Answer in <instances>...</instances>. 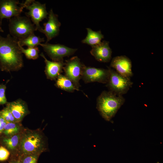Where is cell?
<instances>
[{"instance_id": "obj_1", "label": "cell", "mask_w": 163, "mask_h": 163, "mask_svg": "<svg viewBox=\"0 0 163 163\" xmlns=\"http://www.w3.org/2000/svg\"><path fill=\"white\" fill-rule=\"evenodd\" d=\"M23 64L18 40L9 34L5 37L0 34V68L9 72L17 71Z\"/></svg>"}, {"instance_id": "obj_2", "label": "cell", "mask_w": 163, "mask_h": 163, "mask_svg": "<svg viewBox=\"0 0 163 163\" xmlns=\"http://www.w3.org/2000/svg\"><path fill=\"white\" fill-rule=\"evenodd\" d=\"M125 101L123 96L104 91L97 98L96 108L104 119L110 121Z\"/></svg>"}, {"instance_id": "obj_3", "label": "cell", "mask_w": 163, "mask_h": 163, "mask_svg": "<svg viewBox=\"0 0 163 163\" xmlns=\"http://www.w3.org/2000/svg\"><path fill=\"white\" fill-rule=\"evenodd\" d=\"M8 28L10 35L18 40L26 38L36 30L29 18L20 16L9 19Z\"/></svg>"}, {"instance_id": "obj_4", "label": "cell", "mask_w": 163, "mask_h": 163, "mask_svg": "<svg viewBox=\"0 0 163 163\" xmlns=\"http://www.w3.org/2000/svg\"><path fill=\"white\" fill-rule=\"evenodd\" d=\"M21 148L24 155H39L46 149L45 140L39 133H28L21 139Z\"/></svg>"}, {"instance_id": "obj_5", "label": "cell", "mask_w": 163, "mask_h": 163, "mask_svg": "<svg viewBox=\"0 0 163 163\" xmlns=\"http://www.w3.org/2000/svg\"><path fill=\"white\" fill-rule=\"evenodd\" d=\"M107 68L110 75L106 86L109 91L118 95L126 94L133 85L130 79L122 76L110 67Z\"/></svg>"}, {"instance_id": "obj_6", "label": "cell", "mask_w": 163, "mask_h": 163, "mask_svg": "<svg viewBox=\"0 0 163 163\" xmlns=\"http://www.w3.org/2000/svg\"><path fill=\"white\" fill-rule=\"evenodd\" d=\"M24 3L25 8L29 10L25 13L26 16L30 18L36 30L40 31L42 28L40 24V22L46 18L49 14L46 10V4L33 0H26Z\"/></svg>"}, {"instance_id": "obj_7", "label": "cell", "mask_w": 163, "mask_h": 163, "mask_svg": "<svg viewBox=\"0 0 163 163\" xmlns=\"http://www.w3.org/2000/svg\"><path fill=\"white\" fill-rule=\"evenodd\" d=\"M85 66L77 56H73L66 60L65 62L63 69L65 75L72 82L78 91L79 87H81L79 82L82 78Z\"/></svg>"}, {"instance_id": "obj_8", "label": "cell", "mask_w": 163, "mask_h": 163, "mask_svg": "<svg viewBox=\"0 0 163 163\" xmlns=\"http://www.w3.org/2000/svg\"><path fill=\"white\" fill-rule=\"evenodd\" d=\"M25 8L24 2L20 3L18 0H0V31L3 32L2 28L3 19H10L20 16Z\"/></svg>"}, {"instance_id": "obj_9", "label": "cell", "mask_w": 163, "mask_h": 163, "mask_svg": "<svg viewBox=\"0 0 163 163\" xmlns=\"http://www.w3.org/2000/svg\"><path fill=\"white\" fill-rule=\"evenodd\" d=\"M48 56L53 61H63V58L73 55L77 50L76 49L69 48L60 44H51L48 43H40Z\"/></svg>"}, {"instance_id": "obj_10", "label": "cell", "mask_w": 163, "mask_h": 163, "mask_svg": "<svg viewBox=\"0 0 163 163\" xmlns=\"http://www.w3.org/2000/svg\"><path fill=\"white\" fill-rule=\"evenodd\" d=\"M110 75L108 69L96 68L85 66L81 79L85 83L98 82L106 84Z\"/></svg>"}, {"instance_id": "obj_11", "label": "cell", "mask_w": 163, "mask_h": 163, "mask_svg": "<svg viewBox=\"0 0 163 163\" xmlns=\"http://www.w3.org/2000/svg\"><path fill=\"white\" fill-rule=\"evenodd\" d=\"M48 20L43 24L44 28H42L40 32L44 34L46 37V43L58 35L61 26V23L58 19V16L54 14L52 9L48 13Z\"/></svg>"}, {"instance_id": "obj_12", "label": "cell", "mask_w": 163, "mask_h": 163, "mask_svg": "<svg viewBox=\"0 0 163 163\" xmlns=\"http://www.w3.org/2000/svg\"><path fill=\"white\" fill-rule=\"evenodd\" d=\"M110 66L119 74L126 78L130 79L133 75L131 61L125 56H118L113 58Z\"/></svg>"}, {"instance_id": "obj_13", "label": "cell", "mask_w": 163, "mask_h": 163, "mask_svg": "<svg viewBox=\"0 0 163 163\" xmlns=\"http://www.w3.org/2000/svg\"><path fill=\"white\" fill-rule=\"evenodd\" d=\"M90 53L97 61L107 62L111 60L112 51L109 42L103 41L99 43L92 47Z\"/></svg>"}, {"instance_id": "obj_14", "label": "cell", "mask_w": 163, "mask_h": 163, "mask_svg": "<svg viewBox=\"0 0 163 163\" xmlns=\"http://www.w3.org/2000/svg\"><path fill=\"white\" fill-rule=\"evenodd\" d=\"M44 60L46 64L45 72L47 78L51 80H56L58 77L62 72L65 62L51 61L48 60L43 53L40 54Z\"/></svg>"}, {"instance_id": "obj_15", "label": "cell", "mask_w": 163, "mask_h": 163, "mask_svg": "<svg viewBox=\"0 0 163 163\" xmlns=\"http://www.w3.org/2000/svg\"><path fill=\"white\" fill-rule=\"evenodd\" d=\"M7 107L11 112L18 122L20 121L28 113L26 104L21 99L8 103Z\"/></svg>"}, {"instance_id": "obj_16", "label": "cell", "mask_w": 163, "mask_h": 163, "mask_svg": "<svg viewBox=\"0 0 163 163\" xmlns=\"http://www.w3.org/2000/svg\"><path fill=\"white\" fill-rule=\"evenodd\" d=\"M87 34L86 37L82 41L83 43L86 44L91 47L101 42L104 36L101 31H95L90 28H87Z\"/></svg>"}, {"instance_id": "obj_17", "label": "cell", "mask_w": 163, "mask_h": 163, "mask_svg": "<svg viewBox=\"0 0 163 163\" xmlns=\"http://www.w3.org/2000/svg\"><path fill=\"white\" fill-rule=\"evenodd\" d=\"M55 85L58 88L69 92L78 91L72 82L65 75L60 74L57 78Z\"/></svg>"}, {"instance_id": "obj_18", "label": "cell", "mask_w": 163, "mask_h": 163, "mask_svg": "<svg viewBox=\"0 0 163 163\" xmlns=\"http://www.w3.org/2000/svg\"><path fill=\"white\" fill-rule=\"evenodd\" d=\"M44 41V38L37 36L33 33L25 38L18 40V42L22 47L25 46L28 47H32L37 46Z\"/></svg>"}, {"instance_id": "obj_19", "label": "cell", "mask_w": 163, "mask_h": 163, "mask_svg": "<svg viewBox=\"0 0 163 163\" xmlns=\"http://www.w3.org/2000/svg\"><path fill=\"white\" fill-rule=\"evenodd\" d=\"M18 44L22 53L24 54L27 59L35 60L38 58L39 50L37 46L28 47L27 49H25L21 46L19 43Z\"/></svg>"}, {"instance_id": "obj_20", "label": "cell", "mask_w": 163, "mask_h": 163, "mask_svg": "<svg viewBox=\"0 0 163 163\" xmlns=\"http://www.w3.org/2000/svg\"><path fill=\"white\" fill-rule=\"evenodd\" d=\"M20 130V127L17 123H7L3 131L8 136H12L17 134Z\"/></svg>"}, {"instance_id": "obj_21", "label": "cell", "mask_w": 163, "mask_h": 163, "mask_svg": "<svg viewBox=\"0 0 163 163\" xmlns=\"http://www.w3.org/2000/svg\"><path fill=\"white\" fill-rule=\"evenodd\" d=\"M20 138V136L16 134L11 136L10 137L4 138L3 141L8 149L12 150L18 146Z\"/></svg>"}, {"instance_id": "obj_22", "label": "cell", "mask_w": 163, "mask_h": 163, "mask_svg": "<svg viewBox=\"0 0 163 163\" xmlns=\"http://www.w3.org/2000/svg\"><path fill=\"white\" fill-rule=\"evenodd\" d=\"M0 115L7 123H18L11 112L7 107L0 111Z\"/></svg>"}, {"instance_id": "obj_23", "label": "cell", "mask_w": 163, "mask_h": 163, "mask_svg": "<svg viewBox=\"0 0 163 163\" xmlns=\"http://www.w3.org/2000/svg\"><path fill=\"white\" fill-rule=\"evenodd\" d=\"M38 155H24L20 160L21 163H37Z\"/></svg>"}, {"instance_id": "obj_24", "label": "cell", "mask_w": 163, "mask_h": 163, "mask_svg": "<svg viewBox=\"0 0 163 163\" xmlns=\"http://www.w3.org/2000/svg\"><path fill=\"white\" fill-rule=\"evenodd\" d=\"M6 86L3 84L0 85V104L6 103L7 99L5 95Z\"/></svg>"}, {"instance_id": "obj_25", "label": "cell", "mask_w": 163, "mask_h": 163, "mask_svg": "<svg viewBox=\"0 0 163 163\" xmlns=\"http://www.w3.org/2000/svg\"><path fill=\"white\" fill-rule=\"evenodd\" d=\"M10 155V152L5 148L2 146L0 147V161L7 160Z\"/></svg>"}, {"instance_id": "obj_26", "label": "cell", "mask_w": 163, "mask_h": 163, "mask_svg": "<svg viewBox=\"0 0 163 163\" xmlns=\"http://www.w3.org/2000/svg\"><path fill=\"white\" fill-rule=\"evenodd\" d=\"M6 123L7 122L0 115V134L3 132Z\"/></svg>"}, {"instance_id": "obj_27", "label": "cell", "mask_w": 163, "mask_h": 163, "mask_svg": "<svg viewBox=\"0 0 163 163\" xmlns=\"http://www.w3.org/2000/svg\"><path fill=\"white\" fill-rule=\"evenodd\" d=\"M11 163H21L20 160H14L11 161Z\"/></svg>"}, {"instance_id": "obj_28", "label": "cell", "mask_w": 163, "mask_h": 163, "mask_svg": "<svg viewBox=\"0 0 163 163\" xmlns=\"http://www.w3.org/2000/svg\"><path fill=\"white\" fill-rule=\"evenodd\" d=\"M157 163H159V162H157Z\"/></svg>"}]
</instances>
